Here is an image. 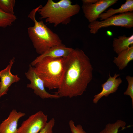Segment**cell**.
Instances as JSON below:
<instances>
[{
	"mask_svg": "<svg viewBox=\"0 0 133 133\" xmlns=\"http://www.w3.org/2000/svg\"><path fill=\"white\" fill-rule=\"evenodd\" d=\"M120 75L119 74L116 73L113 77H112L109 74V77L107 81L101 85L102 87L101 91L94 96L93 100L94 103H97L103 97H107L110 94L116 92L119 86L122 82L120 78H117Z\"/></svg>",
	"mask_w": 133,
	"mask_h": 133,
	"instance_id": "obj_10",
	"label": "cell"
},
{
	"mask_svg": "<svg viewBox=\"0 0 133 133\" xmlns=\"http://www.w3.org/2000/svg\"><path fill=\"white\" fill-rule=\"evenodd\" d=\"M99 0H83V4L87 3H94L97 2Z\"/></svg>",
	"mask_w": 133,
	"mask_h": 133,
	"instance_id": "obj_22",
	"label": "cell"
},
{
	"mask_svg": "<svg viewBox=\"0 0 133 133\" xmlns=\"http://www.w3.org/2000/svg\"></svg>",
	"mask_w": 133,
	"mask_h": 133,
	"instance_id": "obj_23",
	"label": "cell"
},
{
	"mask_svg": "<svg viewBox=\"0 0 133 133\" xmlns=\"http://www.w3.org/2000/svg\"><path fill=\"white\" fill-rule=\"evenodd\" d=\"M63 75L55 93L60 98L82 95L92 78L93 68L89 58L82 50L76 48L63 57Z\"/></svg>",
	"mask_w": 133,
	"mask_h": 133,
	"instance_id": "obj_1",
	"label": "cell"
},
{
	"mask_svg": "<svg viewBox=\"0 0 133 133\" xmlns=\"http://www.w3.org/2000/svg\"><path fill=\"white\" fill-rule=\"evenodd\" d=\"M117 0H99L94 3L83 4L82 9L84 16L90 23L97 20L99 16Z\"/></svg>",
	"mask_w": 133,
	"mask_h": 133,
	"instance_id": "obj_8",
	"label": "cell"
},
{
	"mask_svg": "<svg viewBox=\"0 0 133 133\" xmlns=\"http://www.w3.org/2000/svg\"><path fill=\"white\" fill-rule=\"evenodd\" d=\"M68 124L72 133H87L83 130L81 125L79 124L75 125L74 121L72 120L69 121Z\"/></svg>",
	"mask_w": 133,
	"mask_h": 133,
	"instance_id": "obj_20",
	"label": "cell"
},
{
	"mask_svg": "<svg viewBox=\"0 0 133 133\" xmlns=\"http://www.w3.org/2000/svg\"><path fill=\"white\" fill-rule=\"evenodd\" d=\"M16 19V17L14 14L7 13L0 9V27L10 26Z\"/></svg>",
	"mask_w": 133,
	"mask_h": 133,
	"instance_id": "obj_17",
	"label": "cell"
},
{
	"mask_svg": "<svg viewBox=\"0 0 133 133\" xmlns=\"http://www.w3.org/2000/svg\"><path fill=\"white\" fill-rule=\"evenodd\" d=\"M48 116L41 111L30 116L23 122L17 133H38L46 125Z\"/></svg>",
	"mask_w": 133,
	"mask_h": 133,
	"instance_id": "obj_7",
	"label": "cell"
},
{
	"mask_svg": "<svg viewBox=\"0 0 133 133\" xmlns=\"http://www.w3.org/2000/svg\"><path fill=\"white\" fill-rule=\"evenodd\" d=\"M35 71L49 90L58 89L63 74V57H46L33 66Z\"/></svg>",
	"mask_w": 133,
	"mask_h": 133,
	"instance_id": "obj_4",
	"label": "cell"
},
{
	"mask_svg": "<svg viewBox=\"0 0 133 133\" xmlns=\"http://www.w3.org/2000/svg\"><path fill=\"white\" fill-rule=\"evenodd\" d=\"M27 71L25 75L30 83L27 85L28 88L33 90L34 93L42 99H57L60 98L56 94H50L46 90L43 82L36 73L33 66L30 64Z\"/></svg>",
	"mask_w": 133,
	"mask_h": 133,
	"instance_id": "obj_6",
	"label": "cell"
},
{
	"mask_svg": "<svg viewBox=\"0 0 133 133\" xmlns=\"http://www.w3.org/2000/svg\"><path fill=\"white\" fill-rule=\"evenodd\" d=\"M116 26L130 29L133 27V12H129L114 15L100 21L96 20L88 25L90 33L95 34L102 28Z\"/></svg>",
	"mask_w": 133,
	"mask_h": 133,
	"instance_id": "obj_5",
	"label": "cell"
},
{
	"mask_svg": "<svg viewBox=\"0 0 133 133\" xmlns=\"http://www.w3.org/2000/svg\"><path fill=\"white\" fill-rule=\"evenodd\" d=\"M41 6L33 9L29 14L28 17L33 22L34 25L27 29L29 36L33 46L36 52L40 55L53 46L63 44L59 36L49 28L42 20H36V14Z\"/></svg>",
	"mask_w": 133,
	"mask_h": 133,
	"instance_id": "obj_2",
	"label": "cell"
},
{
	"mask_svg": "<svg viewBox=\"0 0 133 133\" xmlns=\"http://www.w3.org/2000/svg\"><path fill=\"white\" fill-rule=\"evenodd\" d=\"M25 115L24 113L12 110L8 117L0 124V133H17L18 121Z\"/></svg>",
	"mask_w": 133,
	"mask_h": 133,
	"instance_id": "obj_11",
	"label": "cell"
},
{
	"mask_svg": "<svg viewBox=\"0 0 133 133\" xmlns=\"http://www.w3.org/2000/svg\"><path fill=\"white\" fill-rule=\"evenodd\" d=\"M80 9L79 5L72 4L70 0H60L56 2L48 0L37 12L41 19H45L46 23L53 24L56 27L60 24H69L71 17L78 14Z\"/></svg>",
	"mask_w": 133,
	"mask_h": 133,
	"instance_id": "obj_3",
	"label": "cell"
},
{
	"mask_svg": "<svg viewBox=\"0 0 133 133\" xmlns=\"http://www.w3.org/2000/svg\"><path fill=\"white\" fill-rule=\"evenodd\" d=\"M73 49L72 48L66 47L64 44L53 46L37 57L31 63L30 65L33 66L36 63L46 57L56 58L66 56Z\"/></svg>",
	"mask_w": 133,
	"mask_h": 133,
	"instance_id": "obj_12",
	"label": "cell"
},
{
	"mask_svg": "<svg viewBox=\"0 0 133 133\" xmlns=\"http://www.w3.org/2000/svg\"><path fill=\"white\" fill-rule=\"evenodd\" d=\"M15 0H0V9L5 12L14 15Z\"/></svg>",
	"mask_w": 133,
	"mask_h": 133,
	"instance_id": "obj_18",
	"label": "cell"
},
{
	"mask_svg": "<svg viewBox=\"0 0 133 133\" xmlns=\"http://www.w3.org/2000/svg\"><path fill=\"white\" fill-rule=\"evenodd\" d=\"M55 123V119L52 118L47 122L44 127L38 133H53V129Z\"/></svg>",
	"mask_w": 133,
	"mask_h": 133,
	"instance_id": "obj_21",
	"label": "cell"
},
{
	"mask_svg": "<svg viewBox=\"0 0 133 133\" xmlns=\"http://www.w3.org/2000/svg\"><path fill=\"white\" fill-rule=\"evenodd\" d=\"M126 124L125 122L121 120H117L114 123L107 124L99 133H118L120 128L123 130L126 128L125 127Z\"/></svg>",
	"mask_w": 133,
	"mask_h": 133,
	"instance_id": "obj_16",
	"label": "cell"
},
{
	"mask_svg": "<svg viewBox=\"0 0 133 133\" xmlns=\"http://www.w3.org/2000/svg\"><path fill=\"white\" fill-rule=\"evenodd\" d=\"M133 11V0H126L124 3L122 4L119 8L117 9L110 8L105 11V12L100 15L99 18H100V21H102L117 13L121 14L132 12Z\"/></svg>",
	"mask_w": 133,
	"mask_h": 133,
	"instance_id": "obj_14",
	"label": "cell"
},
{
	"mask_svg": "<svg viewBox=\"0 0 133 133\" xmlns=\"http://www.w3.org/2000/svg\"><path fill=\"white\" fill-rule=\"evenodd\" d=\"M126 79L128 83V85L126 90L124 93L125 95H129L131 97L132 101V107H133V77L127 76Z\"/></svg>",
	"mask_w": 133,
	"mask_h": 133,
	"instance_id": "obj_19",
	"label": "cell"
},
{
	"mask_svg": "<svg viewBox=\"0 0 133 133\" xmlns=\"http://www.w3.org/2000/svg\"><path fill=\"white\" fill-rule=\"evenodd\" d=\"M133 60V46L132 45L118 54V56L114 58L113 62L119 69L122 70Z\"/></svg>",
	"mask_w": 133,
	"mask_h": 133,
	"instance_id": "obj_13",
	"label": "cell"
},
{
	"mask_svg": "<svg viewBox=\"0 0 133 133\" xmlns=\"http://www.w3.org/2000/svg\"><path fill=\"white\" fill-rule=\"evenodd\" d=\"M133 44V35L127 37L125 35L114 38L113 47L114 51L117 54L129 48Z\"/></svg>",
	"mask_w": 133,
	"mask_h": 133,
	"instance_id": "obj_15",
	"label": "cell"
},
{
	"mask_svg": "<svg viewBox=\"0 0 133 133\" xmlns=\"http://www.w3.org/2000/svg\"><path fill=\"white\" fill-rule=\"evenodd\" d=\"M15 59L14 57L11 59L6 68L0 71V99L2 96L7 94L9 88L12 84L20 80L17 75H13L11 72Z\"/></svg>",
	"mask_w": 133,
	"mask_h": 133,
	"instance_id": "obj_9",
	"label": "cell"
}]
</instances>
